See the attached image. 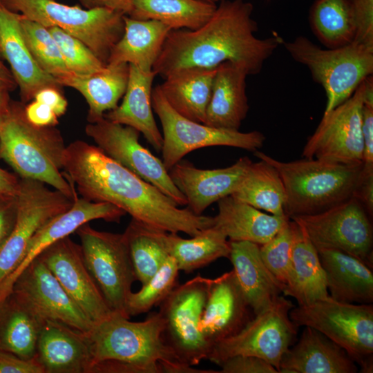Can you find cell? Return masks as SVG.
Returning <instances> with one entry per match:
<instances>
[{
	"label": "cell",
	"mask_w": 373,
	"mask_h": 373,
	"mask_svg": "<svg viewBox=\"0 0 373 373\" xmlns=\"http://www.w3.org/2000/svg\"><path fill=\"white\" fill-rule=\"evenodd\" d=\"M202 1L216 4V3H220V2L222 1H224V0H202Z\"/></svg>",
	"instance_id": "55"
},
{
	"label": "cell",
	"mask_w": 373,
	"mask_h": 373,
	"mask_svg": "<svg viewBox=\"0 0 373 373\" xmlns=\"http://www.w3.org/2000/svg\"><path fill=\"white\" fill-rule=\"evenodd\" d=\"M56 41L69 72L75 75H88L102 70L106 64L77 38L57 27H47Z\"/></svg>",
	"instance_id": "42"
},
{
	"label": "cell",
	"mask_w": 373,
	"mask_h": 373,
	"mask_svg": "<svg viewBox=\"0 0 373 373\" xmlns=\"http://www.w3.org/2000/svg\"><path fill=\"white\" fill-rule=\"evenodd\" d=\"M17 215V195L0 193V248L13 229Z\"/></svg>",
	"instance_id": "48"
},
{
	"label": "cell",
	"mask_w": 373,
	"mask_h": 373,
	"mask_svg": "<svg viewBox=\"0 0 373 373\" xmlns=\"http://www.w3.org/2000/svg\"><path fill=\"white\" fill-rule=\"evenodd\" d=\"M0 373H45V370L35 357L25 359L0 350Z\"/></svg>",
	"instance_id": "47"
},
{
	"label": "cell",
	"mask_w": 373,
	"mask_h": 373,
	"mask_svg": "<svg viewBox=\"0 0 373 373\" xmlns=\"http://www.w3.org/2000/svg\"><path fill=\"white\" fill-rule=\"evenodd\" d=\"M14 228L0 248V285L23 260L35 233L48 220L71 207L74 200L46 184L20 178Z\"/></svg>",
	"instance_id": "14"
},
{
	"label": "cell",
	"mask_w": 373,
	"mask_h": 373,
	"mask_svg": "<svg viewBox=\"0 0 373 373\" xmlns=\"http://www.w3.org/2000/svg\"><path fill=\"white\" fill-rule=\"evenodd\" d=\"M231 195L270 214L286 216L284 184L276 169L264 160L251 163L241 182Z\"/></svg>",
	"instance_id": "37"
},
{
	"label": "cell",
	"mask_w": 373,
	"mask_h": 373,
	"mask_svg": "<svg viewBox=\"0 0 373 373\" xmlns=\"http://www.w3.org/2000/svg\"><path fill=\"white\" fill-rule=\"evenodd\" d=\"M126 214L122 209L111 203L77 198L70 209L51 218L32 236L21 263L0 285V304L10 294L19 275L48 246L69 236L90 221L102 219L119 222Z\"/></svg>",
	"instance_id": "19"
},
{
	"label": "cell",
	"mask_w": 373,
	"mask_h": 373,
	"mask_svg": "<svg viewBox=\"0 0 373 373\" xmlns=\"http://www.w3.org/2000/svg\"><path fill=\"white\" fill-rule=\"evenodd\" d=\"M45 321L21 299L10 294L0 304V350L25 359L34 358Z\"/></svg>",
	"instance_id": "34"
},
{
	"label": "cell",
	"mask_w": 373,
	"mask_h": 373,
	"mask_svg": "<svg viewBox=\"0 0 373 373\" xmlns=\"http://www.w3.org/2000/svg\"><path fill=\"white\" fill-rule=\"evenodd\" d=\"M216 7L202 0H133L127 16L155 20L171 30H195L210 19Z\"/></svg>",
	"instance_id": "36"
},
{
	"label": "cell",
	"mask_w": 373,
	"mask_h": 373,
	"mask_svg": "<svg viewBox=\"0 0 373 373\" xmlns=\"http://www.w3.org/2000/svg\"><path fill=\"white\" fill-rule=\"evenodd\" d=\"M164 231L132 218L123 233L136 279L142 285L145 284L170 256L164 242Z\"/></svg>",
	"instance_id": "39"
},
{
	"label": "cell",
	"mask_w": 373,
	"mask_h": 373,
	"mask_svg": "<svg viewBox=\"0 0 373 373\" xmlns=\"http://www.w3.org/2000/svg\"><path fill=\"white\" fill-rule=\"evenodd\" d=\"M312 32L327 48L354 41L356 23L351 0H316L309 10Z\"/></svg>",
	"instance_id": "38"
},
{
	"label": "cell",
	"mask_w": 373,
	"mask_h": 373,
	"mask_svg": "<svg viewBox=\"0 0 373 373\" xmlns=\"http://www.w3.org/2000/svg\"><path fill=\"white\" fill-rule=\"evenodd\" d=\"M124 34L112 48L107 64L126 63L151 71L171 29L155 20L124 15Z\"/></svg>",
	"instance_id": "33"
},
{
	"label": "cell",
	"mask_w": 373,
	"mask_h": 373,
	"mask_svg": "<svg viewBox=\"0 0 373 373\" xmlns=\"http://www.w3.org/2000/svg\"><path fill=\"white\" fill-rule=\"evenodd\" d=\"M159 312L132 322L117 314L86 332L90 373H211L182 364L163 339Z\"/></svg>",
	"instance_id": "3"
},
{
	"label": "cell",
	"mask_w": 373,
	"mask_h": 373,
	"mask_svg": "<svg viewBox=\"0 0 373 373\" xmlns=\"http://www.w3.org/2000/svg\"><path fill=\"white\" fill-rule=\"evenodd\" d=\"M37 257L93 325L114 314L85 264L81 245L69 236L55 242Z\"/></svg>",
	"instance_id": "17"
},
{
	"label": "cell",
	"mask_w": 373,
	"mask_h": 373,
	"mask_svg": "<svg viewBox=\"0 0 373 373\" xmlns=\"http://www.w3.org/2000/svg\"><path fill=\"white\" fill-rule=\"evenodd\" d=\"M365 90L362 109V136L363 143V169L373 171V78L365 79Z\"/></svg>",
	"instance_id": "44"
},
{
	"label": "cell",
	"mask_w": 373,
	"mask_h": 373,
	"mask_svg": "<svg viewBox=\"0 0 373 373\" xmlns=\"http://www.w3.org/2000/svg\"><path fill=\"white\" fill-rule=\"evenodd\" d=\"M35 357L45 373H90L91 354L86 332L61 322L45 321Z\"/></svg>",
	"instance_id": "23"
},
{
	"label": "cell",
	"mask_w": 373,
	"mask_h": 373,
	"mask_svg": "<svg viewBox=\"0 0 373 373\" xmlns=\"http://www.w3.org/2000/svg\"><path fill=\"white\" fill-rule=\"evenodd\" d=\"M356 363L347 352L323 333L305 327L298 342L283 354L280 373H356Z\"/></svg>",
	"instance_id": "24"
},
{
	"label": "cell",
	"mask_w": 373,
	"mask_h": 373,
	"mask_svg": "<svg viewBox=\"0 0 373 373\" xmlns=\"http://www.w3.org/2000/svg\"><path fill=\"white\" fill-rule=\"evenodd\" d=\"M155 73L144 72L129 64L127 87L120 105L106 113L108 120L133 127L142 133L146 141L161 151L163 137L153 117L151 95Z\"/></svg>",
	"instance_id": "28"
},
{
	"label": "cell",
	"mask_w": 373,
	"mask_h": 373,
	"mask_svg": "<svg viewBox=\"0 0 373 373\" xmlns=\"http://www.w3.org/2000/svg\"><path fill=\"white\" fill-rule=\"evenodd\" d=\"M179 271L175 260L169 256L139 291L129 294L126 302L128 316L148 312L160 305L178 285Z\"/></svg>",
	"instance_id": "41"
},
{
	"label": "cell",
	"mask_w": 373,
	"mask_h": 373,
	"mask_svg": "<svg viewBox=\"0 0 373 373\" xmlns=\"http://www.w3.org/2000/svg\"><path fill=\"white\" fill-rule=\"evenodd\" d=\"M291 57L306 66L325 92L324 113L347 100L359 84L373 73V46L354 41L323 49L304 36L282 42Z\"/></svg>",
	"instance_id": "6"
},
{
	"label": "cell",
	"mask_w": 373,
	"mask_h": 373,
	"mask_svg": "<svg viewBox=\"0 0 373 373\" xmlns=\"http://www.w3.org/2000/svg\"><path fill=\"white\" fill-rule=\"evenodd\" d=\"M294 222L290 277L283 295L305 305L329 295L318 251L303 227Z\"/></svg>",
	"instance_id": "30"
},
{
	"label": "cell",
	"mask_w": 373,
	"mask_h": 373,
	"mask_svg": "<svg viewBox=\"0 0 373 373\" xmlns=\"http://www.w3.org/2000/svg\"><path fill=\"white\" fill-rule=\"evenodd\" d=\"M2 67H3V64H2V63H1V61L0 60V68H2Z\"/></svg>",
	"instance_id": "56"
},
{
	"label": "cell",
	"mask_w": 373,
	"mask_h": 373,
	"mask_svg": "<svg viewBox=\"0 0 373 373\" xmlns=\"http://www.w3.org/2000/svg\"><path fill=\"white\" fill-rule=\"evenodd\" d=\"M209 279L198 274L178 285L160 304L164 343L185 365H198L211 351L200 329Z\"/></svg>",
	"instance_id": "12"
},
{
	"label": "cell",
	"mask_w": 373,
	"mask_h": 373,
	"mask_svg": "<svg viewBox=\"0 0 373 373\" xmlns=\"http://www.w3.org/2000/svg\"><path fill=\"white\" fill-rule=\"evenodd\" d=\"M151 103L162 128V161L168 171L196 149L226 146L256 151L265 141V135L258 131L242 133L216 128L183 117L167 102L159 85L153 89Z\"/></svg>",
	"instance_id": "10"
},
{
	"label": "cell",
	"mask_w": 373,
	"mask_h": 373,
	"mask_svg": "<svg viewBox=\"0 0 373 373\" xmlns=\"http://www.w3.org/2000/svg\"><path fill=\"white\" fill-rule=\"evenodd\" d=\"M294 227V221L289 219L269 241L260 245L264 263L285 287L290 277Z\"/></svg>",
	"instance_id": "43"
},
{
	"label": "cell",
	"mask_w": 373,
	"mask_h": 373,
	"mask_svg": "<svg viewBox=\"0 0 373 373\" xmlns=\"http://www.w3.org/2000/svg\"><path fill=\"white\" fill-rule=\"evenodd\" d=\"M254 6L246 0L220 2L210 19L195 30H171L152 70L164 78L184 68H216L229 61L246 71L259 73L283 39L255 36Z\"/></svg>",
	"instance_id": "2"
},
{
	"label": "cell",
	"mask_w": 373,
	"mask_h": 373,
	"mask_svg": "<svg viewBox=\"0 0 373 373\" xmlns=\"http://www.w3.org/2000/svg\"><path fill=\"white\" fill-rule=\"evenodd\" d=\"M20 20L26 44L41 68L57 81L70 75L48 28L21 15Z\"/></svg>",
	"instance_id": "40"
},
{
	"label": "cell",
	"mask_w": 373,
	"mask_h": 373,
	"mask_svg": "<svg viewBox=\"0 0 373 373\" xmlns=\"http://www.w3.org/2000/svg\"><path fill=\"white\" fill-rule=\"evenodd\" d=\"M251 309L233 269L209 279L200 329L211 350L238 332L252 318Z\"/></svg>",
	"instance_id": "21"
},
{
	"label": "cell",
	"mask_w": 373,
	"mask_h": 373,
	"mask_svg": "<svg viewBox=\"0 0 373 373\" xmlns=\"http://www.w3.org/2000/svg\"><path fill=\"white\" fill-rule=\"evenodd\" d=\"M247 75L242 68L229 61L217 67L204 124L239 131L249 108L246 95Z\"/></svg>",
	"instance_id": "27"
},
{
	"label": "cell",
	"mask_w": 373,
	"mask_h": 373,
	"mask_svg": "<svg viewBox=\"0 0 373 373\" xmlns=\"http://www.w3.org/2000/svg\"><path fill=\"white\" fill-rule=\"evenodd\" d=\"M64 174L82 198L115 205L146 225L195 236L212 227L213 217L180 209L160 189L123 166L99 147L82 140L66 146Z\"/></svg>",
	"instance_id": "1"
},
{
	"label": "cell",
	"mask_w": 373,
	"mask_h": 373,
	"mask_svg": "<svg viewBox=\"0 0 373 373\" xmlns=\"http://www.w3.org/2000/svg\"><path fill=\"white\" fill-rule=\"evenodd\" d=\"M33 99L47 105L58 117L63 115L67 110V100L61 89L57 88H44L35 95Z\"/></svg>",
	"instance_id": "50"
},
{
	"label": "cell",
	"mask_w": 373,
	"mask_h": 373,
	"mask_svg": "<svg viewBox=\"0 0 373 373\" xmlns=\"http://www.w3.org/2000/svg\"><path fill=\"white\" fill-rule=\"evenodd\" d=\"M294 307L284 295L278 296L238 332L213 345L207 359L219 365L232 356H254L267 361L278 372L283 354L297 336L298 327L289 317Z\"/></svg>",
	"instance_id": "9"
},
{
	"label": "cell",
	"mask_w": 373,
	"mask_h": 373,
	"mask_svg": "<svg viewBox=\"0 0 373 373\" xmlns=\"http://www.w3.org/2000/svg\"><path fill=\"white\" fill-rule=\"evenodd\" d=\"M86 8H104L124 15H128L132 8L133 0H79Z\"/></svg>",
	"instance_id": "52"
},
{
	"label": "cell",
	"mask_w": 373,
	"mask_h": 373,
	"mask_svg": "<svg viewBox=\"0 0 373 373\" xmlns=\"http://www.w3.org/2000/svg\"><path fill=\"white\" fill-rule=\"evenodd\" d=\"M316 248H334L372 268L373 229L370 216L355 197L319 213L295 216Z\"/></svg>",
	"instance_id": "13"
},
{
	"label": "cell",
	"mask_w": 373,
	"mask_h": 373,
	"mask_svg": "<svg viewBox=\"0 0 373 373\" xmlns=\"http://www.w3.org/2000/svg\"><path fill=\"white\" fill-rule=\"evenodd\" d=\"M20 179L0 167V193L17 195Z\"/></svg>",
	"instance_id": "54"
},
{
	"label": "cell",
	"mask_w": 373,
	"mask_h": 373,
	"mask_svg": "<svg viewBox=\"0 0 373 373\" xmlns=\"http://www.w3.org/2000/svg\"><path fill=\"white\" fill-rule=\"evenodd\" d=\"M20 19V14L0 1V53L10 67L24 104L33 99L35 95L44 88L61 90L62 86L35 60L25 40Z\"/></svg>",
	"instance_id": "22"
},
{
	"label": "cell",
	"mask_w": 373,
	"mask_h": 373,
	"mask_svg": "<svg viewBox=\"0 0 373 373\" xmlns=\"http://www.w3.org/2000/svg\"><path fill=\"white\" fill-rule=\"evenodd\" d=\"M128 76V64H107L95 73L84 76L70 74L58 82L81 93L88 105L87 120L94 123L118 106L125 93Z\"/></svg>",
	"instance_id": "31"
},
{
	"label": "cell",
	"mask_w": 373,
	"mask_h": 373,
	"mask_svg": "<svg viewBox=\"0 0 373 373\" xmlns=\"http://www.w3.org/2000/svg\"><path fill=\"white\" fill-rule=\"evenodd\" d=\"M251 162L248 157H242L228 167L202 169L181 160L169 173L186 198L187 208L196 215H202L211 204L232 194Z\"/></svg>",
	"instance_id": "20"
},
{
	"label": "cell",
	"mask_w": 373,
	"mask_h": 373,
	"mask_svg": "<svg viewBox=\"0 0 373 373\" xmlns=\"http://www.w3.org/2000/svg\"><path fill=\"white\" fill-rule=\"evenodd\" d=\"M356 23L354 41L373 46V0H351Z\"/></svg>",
	"instance_id": "46"
},
{
	"label": "cell",
	"mask_w": 373,
	"mask_h": 373,
	"mask_svg": "<svg viewBox=\"0 0 373 373\" xmlns=\"http://www.w3.org/2000/svg\"><path fill=\"white\" fill-rule=\"evenodd\" d=\"M365 79L347 100L324 113L304 146L302 157L343 164L363 163L362 109Z\"/></svg>",
	"instance_id": "15"
},
{
	"label": "cell",
	"mask_w": 373,
	"mask_h": 373,
	"mask_svg": "<svg viewBox=\"0 0 373 373\" xmlns=\"http://www.w3.org/2000/svg\"><path fill=\"white\" fill-rule=\"evenodd\" d=\"M27 119L32 124L41 126H55L59 124L58 117L47 105L33 100L24 106Z\"/></svg>",
	"instance_id": "49"
},
{
	"label": "cell",
	"mask_w": 373,
	"mask_h": 373,
	"mask_svg": "<svg viewBox=\"0 0 373 373\" xmlns=\"http://www.w3.org/2000/svg\"><path fill=\"white\" fill-rule=\"evenodd\" d=\"M316 249L331 298L349 303H372V267L357 257L337 249Z\"/></svg>",
	"instance_id": "25"
},
{
	"label": "cell",
	"mask_w": 373,
	"mask_h": 373,
	"mask_svg": "<svg viewBox=\"0 0 373 373\" xmlns=\"http://www.w3.org/2000/svg\"><path fill=\"white\" fill-rule=\"evenodd\" d=\"M163 239L170 256L178 269L190 273L220 258L229 257L231 246L227 236L213 226L189 239L164 231Z\"/></svg>",
	"instance_id": "35"
},
{
	"label": "cell",
	"mask_w": 373,
	"mask_h": 373,
	"mask_svg": "<svg viewBox=\"0 0 373 373\" xmlns=\"http://www.w3.org/2000/svg\"><path fill=\"white\" fill-rule=\"evenodd\" d=\"M218 207L213 226L229 238V241L263 245L289 220L287 216L264 213L231 195L218 200Z\"/></svg>",
	"instance_id": "29"
},
{
	"label": "cell",
	"mask_w": 373,
	"mask_h": 373,
	"mask_svg": "<svg viewBox=\"0 0 373 373\" xmlns=\"http://www.w3.org/2000/svg\"><path fill=\"white\" fill-rule=\"evenodd\" d=\"M354 197L358 200L372 218L373 215V171L366 172L363 170L361 178Z\"/></svg>",
	"instance_id": "51"
},
{
	"label": "cell",
	"mask_w": 373,
	"mask_h": 373,
	"mask_svg": "<svg viewBox=\"0 0 373 373\" xmlns=\"http://www.w3.org/2000/svg\"><path fill=\"white\" fill-rule=\"evenodd\" d=\"M254 155L278 171L289 218L319 213L354 197L363 172V163L343 164L304 157L283 162L258 150Z\"/></svg>",
	"instance_id": "5"
},
{
	"label": "cell",
	"mask_w": 373,
	"mask_h": 373,
	"mask_svg": "<svg viewBox=\"0 0 373 373\" xmlns=\"http://www.w3.org/2000/svg\"><path fill=\"white\" fill-rule=\"evenodd\" d=\"M7 6L46 27H57L86 44L105 64L124 31V15L104 8H82L55 0H5Z\"/></svg>",
	"instance_id": "8"
},
{
	"label": "cell",
	"mask_w": 373,
	"mask_h": 373,
	"mask_svg": "<svg viewBox=\"0 0 373 373\" xmlns=\"http://www.w3.org/2000/svg\"><path fill=\"white\" fill-rule=\"evenodd\" d=\"M85 132L108 157L157 187L178 206L186 205L162 161L140 143L137 130L104 117L88 124Z\"/></svg>",
	"instance_id": "16"
},
{
	"label": "cell",
	"mask_w": 373,
	"mask_h": 373,
	"mask_svg": "<svg viewBox=\"0 0 373 373\" xmlns=\"http://www.w3.org/2000/svg\"><path fill=\"white\" fill-rule=\"evenodd\" d=\"M289 317L297 326L312 327L343 347L360 367L373 370V305L341 302L328 296L294 307Z\"/></svg>",
	"instance_id": "7"
},
{
	"label": "cell",
	"mask_w": 373,
	"mask_h": 373,
	"mask_svg": "<svg viewBox=\"0 0 373 373\" xmlns=\"http://www.w3.org/2000/svg\"><path fill=\"white\" fill-rule=\"evenodd\" d=\"M75 232L85 264L114 314L130 318L126 302L137 280L124 233L97 231L88 223Z\"/></svg>",
	"instance_id": "11"
},
{
	"label": "cell",
	"mask_w": 373,
	"mask_h": 373,
	"mask_svg": "<svg viewBox=\"0 0 373 373\" xmlns=\"http://www.w3.org/2000/svg\"><path fill=\"white\" fill-rule=\"evenodd\" d=\"M14 79H11L4 67L0 68V124L8 111L10 102L9 91L13 86ZM15 81V80H14Z\"/></svg>",
	"instance_id": "53"
},
{
	"label": "cell",
	"mask_w": 373,
	"mask_h": 373,
	"mask_svg": "<svg viewBox=\"0 0 373 373\" xmlns=\"http://www.w3.org/2000/svg\"><path fill=\"white\" fill-rule=\"evenodd\" d=\"M10 294L44 320L61 322L83 332L94 326L39 257L19 275Z\"/></svg>",
	"instance_id": "18"
},
{
	"label": "cell",
	"mask_w": 373,
	"mask_h": 373,
	"mask_svg": "<svg viewBox=\"0 0 373 373\" xmlns=\"http://www.w3.org/2000/svg\"><path fill=\"white\" fill-rule=\"evenodd\" d=\"M217 67H191L175 70L164 78L160 88L176 112L187 119L204 124Z\"/></svg>",
	"instance_id": "32"
},
{
	"label": "cell",
	"mask_w": 373,
	"mask_h": 373,
	"mask_svg": "<svg viewBox=\"0 0 373 373\" xmlns=\"http://www.w3.org/2000/svg\"><path fill=\"white\" fill-rule=\"evenodd\" d=\"M23 102H10L0 124V157L21 178L42 182L75 200L74 184L63 172L66 146L55 126L41 127L26 118Z\"/></svg>",
	"instance_id": "4"
},
{
	"label": "cell",
	"mask_w": 373,
	"mask_h": 373,
	"mask_svg": "<svg viewBox=\"0 0 373 373\" xmlns=\"http://www.w3.org/2000/svg\"><path fill=\"white\" fill-rule=\"evenodd\" d=\"M219 366L218 373H278L277 369L267 361L254 356L238 355L230 357Z\"/></svg>",
	"instance_id": "45"
},
{
	"label": "cell",
	"mask_w": 373,
	"mask_h": 373,
	"mask_svg": "<svg viewBox=\"0 0 373 373\" xmlns=\"http://www.w3.org/2000/svg\"><path fill=\"white\" fill-rule=\"evenodd\" d=\"M229 258L237 282L254 314L284 294L286 287L264 263L260 245L249 241H230Z\"/></svg>",
	"instance_id": "26"
}]
</instances>
